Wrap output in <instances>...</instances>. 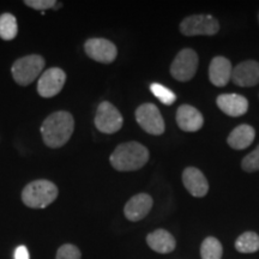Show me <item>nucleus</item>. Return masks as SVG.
I'll return each instance as SVG.
<instances>
[{"instance_id": "f257e3e1", "label": "nucleus", "mask_w": 259, "mask_h": 259, "mask_svg": "<svg viewBox=\"0 0 259 259\" xmlns=\"http://www.w3.org/2000/svg\"><path fill=\"white\" fill-rule=\"evenodd\" d=\"M74 130L73 116L69 112H56L51 114L41 126L45 144L52 149L63 147L69 142Z\"/></svg>"}, {"instance_id": "f03ea898", "label": "nucleus", "mask_w": 259, "mask_h": 259, "mask_svg": "<svg viewBox=\"0 0 259 259\" xmlns=\"http://www.w3.org/2000/svg\"><path fill=\"white\" fill-rule=\"evenodd\" d=\"M109 161L112 167L119 171L138 170L149 161V151L138 142H126L115 148Z\"/></svg>"}, {"instance_id": "7ed1b4c3", "label": "nucleus", "mask_w": 259, "mask_h": 259, "mask_svg": "<svg viewBox=\"0 0 259 259\" xmlns=\"http://www.w3.org/2000/svg\"><path fill=\"white\" fill-rule=\"evenodd\" d=\"M58 187L50 180H35L24 187L22 200L28 208L44 209L57 199Z\"/></svg>"}, {"instance_id": "20e7f679", "label": "nucleus", "mask_w": 259, "mask_h": 259, "mask_svg": "<svg viewBox=\"0 0 259 259\" xmlns=\"http://www.w3.org/2000/svg\"><path fill=\"white\" fill-rule=\"evenodd\" d=\"M45 64L46 61L38 54H31L16 60L11 69L15 82L23 87L31 84L41 74Z\"/></svg>"}, {"instance_id": "39448f33", "label": "nucleus", "mask_w": 259, "mask_h": 259, "mask_svg": "<svg viewBox=\"0 0 259 259\" xmlns=\"http://www.w3.org/2000/svg\"><path fill=\"white\" fill-rule=\"evenodd\" d=\"M198 54L191 48H184L170 65V74L179 82H189L194 77L198 69Z\"/></svg>"}, {"instance_id": "423d86ee", "label": "nucleus", "mask_w": 259, "mask_h": 259, "mask_svg": "<svg viewBox=\"0 0 259 259\" xmlns=\"http://www.w3.org/2000/svg\"><path fill=\"white\" fill-rule=\"evenodd\" d=\"M220 30V23L211 15L189 16L180 23V31L185 36L206 35L212 36Z\"/></svg>"}, {"instance_id": "0eeeda50", "label": "nucleus", "mask_w": 259, "mask_h": 259, "mask_svg": "<svg viewBox=\"0 0 259 259\" xmlns=\"http://www.w3.org/2000/svg\"><path fill=\"white\" fill-rule=\"evenodd\" d=\"M122 115L111 102L103 101L97 107L95 115V126L102 134H115L122 127Z\"/></svg>"}, {"instance_id": "6e6552de", "label": "nucleus", "mask_w": 259, "mask_h": 259, "mask_svg": "<svg viewBox=\"0 0 259 259\" xmlns=\"http://www.w3.org/2000/svg\"><path fill=\"white\" fill-rule=\"evenodd\" d=\"M136 120L149 135L160 136L164 132V120L154 103H143L136 111Z\"/></svg>"}, {"instance_id": "1a4fd4ad", "label": "nucleus", "mask_w": 259, "mask_h": 259, "mask_svg": "<svg viewBox=\"0 0 259 259\" xmlns=\"http://www.w3.org/2000/svg\"><path fill=\"white\" fill-rule=\"evenodd\" d=\"M66 82V73L59 67H52L41 74L37 82V93L42 97L58 95Z\"/></svg>"}, {"instance_id": "9d476101", "label": "nucleus", "mask_w": 259, "mask_h": 259, "mask_svg": "<svg viewBox=\"0 0 259 259\" xmlns=\"http://www.w3.org/2000/svg\"><path fill=\"white\" fill-rule=\"evenodd\" d=\"M87 56L102 64H111L118 56L115 45L106 38H89L84 45Z\"/></svg>"}, {"instance_id": "9b49d317", "label": "nucleus", "mask_w": 259, "mask_h": 259, "mask_svg": "<svg viewBox=\"0 0 259 259\" xmlns=\"http://www.w3.org/2000/svg\"><path fill=\"white\" fill-rule=\"evenodd\" d=\"M232 80L235 85L248 88L259 83V63L254 60H245L238 64L232 71Z\"/></svg>"}, {"instance_id": "f8f14e48", "label": "nucleus", "mask_w": 259, "mask_h": 259, "mask_svg": "<svg viewBox=\"0 0 259 259\" xmlns=\"http://www.w3.org/2000/svg\"><path fill=\"white\" fill-rule=\"evenodd\" d=\"M154 200L148 193H138L125 204V218L131 222L143 220L153 208Z\"/></svg>"}, {"instance_id": "ddd939ff", "label": "nucleus", "mask_w": 259, "mask_h": 259, "mask_svg": "<svg viewBox=\"0 0 259 259\" xmlns=\"http://www.w3.org/2000/svg\"><path fill=\"white\" fill-rule=\"evenodd\" d=\"M183 183L190 194L197 198L206 196L209 191V183L206 178L196 167H187L183 171Z\"/></svg>"}, {"instance_id": "4468645a", "label": "nucleus", "mask_w": 259, "mask_h": 259, "mask_svg": "<svg viewBox=\"0 0 259 259\" xmlns=\"http://www.w3.org/2000/svg\"><path fill=\"white\" fill-rule=\"evenodd\" d=\"M177 124L185 132H197L203 127L204 118L198 109L190 105H183L177 111Z\"/></svg>"}, {"instance_id": "2eb2a0df", "label": "nucleus", "mask_w": 259, "mask_h": 259, "mask_svg": "<svg viewBox=\"0 0 259 259\" xmlns=\"http://www.w3.org/2000/svg\"><path fill=\"white\" fill-rule=\"evenodd\" d=\"M219 108L229 116H241L248 109V101L245 96L238 94H222L216 100Z\"/></svg>"}, {"instance_id": "dca6fc26", "label": "nucleus", "mask_w": 259, "mask_h": 259, "mask_svg": "<svg viewBox=\"0 0 259 259\" xmlns=\"http://www.w3.org/2000/svg\"><path fill=\"white\" fill-rule=\"evenodd\" d=\"M232 63L225 57H215L209 65V79L215 87H225L232 79Z\"/></svg>"}, {"instance_id": "f3484780", "label": "nucleus", "mask_w": 259, "mask_h": 259, "mask_svg": "<svg viewBox=\"0 0 259 259\" xmlns=\"http://www.w3.org/2000/svg\"><path fill=\"white\" fill-rule=\"evenodd\" d=\"M147 242L151 250L157 253L167 254L176 250L177 241L166 229H156L147 236Z\"/></svg>"}, {"instance_id": "a211bd4d", "label": "nucleus", "mask_w": 259, "mask_h": 259, "mask_svg": "<svg viewBox=\"0 0 259 259\" xmlns=\"http://www.w3.org/2000/svg\"><path fill=\"white\" fill-rule=\"evenodd\" d=\"M255 137V131L252 126L247 124H242L236 127L228 136L227 143L235 150H244L253 143Z\"/></svg>"}, {"instance_id": "6ab92c4d", "label": "nucleus", "mask_w": 259, "mask_h": 259, "mask_svg": "<svg viewBox=\"0 0 259 259\" xmlns=\"http://www.w3.org/2000/svg\"><path fill=\"white\" fill-rule=\"evenodd\" d=\"M236 251L240 253H254L259 251V235L254 232H245L236 239Z\"/></svg>"}, {"instance_id": "aec40b11", "label": "nucleus", "mask_w": 259, "mask_h": 259, "mask_svg": "<svg viewBox=\"0 0 259 259\" xmlns=\"http://www.w3.org/2000/svg\"><path fill=\"white\" fill-rule=\"evenodd\" d=\"M223 247L218 239L208 236L204 239L200 246V257L202 259H222Z\"/></svg>"}, {"instance_id": "412c9836", "label": "nucleus", "mask_w": 259, "mask_h": 259, "mask_svg": "<svg viewBox=\"0 0 259 259\" xmlns=\"http://www.w3.org/2000/svg\"><path fill=\"white\" fill-rule=\"evenodd\" d=\"M18 32L17 19L14 15L4 14L0 16V37L5 41L14 40Z\"/></svg>"}, {"instance_id": "4be33fe9", "label": "nucleus", "mask_w": 259, "mask_h": 259, "mask_svg": "<svg viewBox=\"0 0 259 259\" xmlns=\"http://www.w3.org/2000/svg\"><path fill=\"white\" fill-rule=\"evenodd\" d=\"M150 90L151 93H153L154 95L156 96L162 103H163V105L170 106L176 102L177 100L176 94L171 92L170 89H168L164 85H162V84L153 83L150 85Z\"/></svg>"}, {"instance_id": "5701e85b", "label": "nucleus", "mask_w": 259, "mask_h": 259, "mask_svg": "<svg viewBox=\"0 0 259 259\" xmlns=\"http://www.w3.org/2000/svg\"><path fill=\"white\" fill-rule=\"evenodd\" d=\"M241 168L247 173H253L259 170V145L252 153L244 157L241 162Z\"/></svg>"}, {"instance_id": "b1692460", "label": "nucleus", "mask_w": 259, "mask_h": 259, "mask_svg": "<svg viewBox=\"0 0 259 259\" xmlns=\"http://www.w3.org/2000/svg\"><path fill=\"white\" fill-rule=\"evenodd\" d=\"M82 253L77 246L71 244H65L60 246L57 252L56 259H80Z\"/></svg>"}, {"instance_id": "393cba45", "label": "nucleus", "mask_w": 259, "mask_h": 259, "mask_svg": "<svg viewBox=\"0 0 259 259\" xmlns=\"http://www.w3.org/2000/svg\"><path fill=\"white\" fill-rule=\"evenodd\" d=\"M24 4L31 9L44 11L47 9H53L57 3L54 0H25Z\"/></svg>"}, {"instance_id": "a878e982", "label": "nucleus", "mask_w": 259, "mask_h": 259, "mask_svg": "<svg viewBox=\"0 0 259 259\" xmlns=\"http://www.w3.org/2000/svg\"><path fill=\"white\" fill-rule=\"evenodd\" d=\"M15 259H30L28 248L25 246H18L15 251Z\"/></svg>"}, {"instance_id": "bb28decb", "label": "nucleus", "mask_w": 259, "mask_h": 259, "mask_svg": "<svg viewBox=\"0 0 259 259\" xmlns=\"http://www.w3.org/2000/svg\"><path fill=\"white\" fill-rule=\"evenodd\" d=\"M258 18H259V15H258Z\"/></svg>"}]
</instances>
